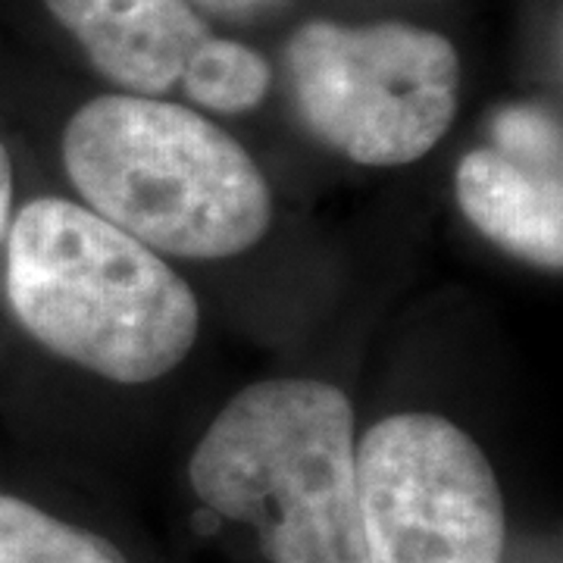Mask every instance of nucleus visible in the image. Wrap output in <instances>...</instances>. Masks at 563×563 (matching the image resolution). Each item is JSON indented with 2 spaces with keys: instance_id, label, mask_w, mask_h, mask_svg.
I'll return each mask as SVG.
<instances>
[{
  "instance_id": "9b49d317",
  "label": "nucleus",
  "mask_w": 563,
  "mask_h": 563,
  "mask_svg": "<svg viewBox=\"0 0 563 563\" xmlns=\"http://www.w3.org/2000/svg\"><path fill=\"white\" fill-rule=\"evenodd\" d=\"M10 207H13V163L0 141V239L10 229Z\"/></svg>"
},
{
  "instance_id": "f8f14e48",
  "label": "nucleus",
  "mask_w": 563,
  "mask_h": 563,
  "mask_svg": "<svg viewBox=\"0 0 563 563\" xmlns=\"http://www.w3.org/2000/svg\"><path fill=\"white\" fill-rule=\"evenodd\" d=\"M195 3H201L210 13H251L257 7L273 3V0H195Z\"/></svg>"
},
{
  "instance_id": "f257e3e1",
  "label": "nucleus",
  "mask_w": 563,
  "mask_h": 563,
  "mask_svg": "<svg viewBox=\"0 0 563 563\" xmlns=\"http://www.w3.org/2000/svg\"><path fill=\"white\" fill-rule=\"evenodd\" d=\"M63 163L91 213L185 261L251 251L273 222L261 166L181 103L103 95L66 125Z\"/></svg>"
},
{
  "instance_id": "6e6552de",
  "label": "nucleus",
  "mask_w": 563,
  "mask_h": 563,
  "mask_svg": "<svg viewBox=\"0 0 563 563\" xmlns=\"http://www.w3.org/2000/svg\"><path fill=\"white\" fill-rule=\"evenodd\" d=\"M0 563H125L117 544L0 492Z\"/></svg>"
},
{
  "instance_id": "f03ea898",
  "label": "nucleus",
  "mask_w": 563,
  "mask_h": 563,
  "mask_svg": "<svg viewBox=\"0 0 563 563\" xmlns=\"http://www.w3.org/2000/svg\"><path fill=\"white\" fill-rule=\"evenodd\" d=\"M7 298L63 361L122 385L173 373L198 342L195 291L113 222L79 203H25L7 239Z\"/></svg>"
},
{
  "instance_id": "39448f33",
  "label": "nucleus",
  "mask_w": 563,
  "mask_h": 563,
  "mask_svg": "<svg viewBox=\"0 0 563 563\" xmlns=\"http://www.w3.org/2000/svg\"><path fill=\"white\" fill-rule=\"evenodd\" d=\"M366 563H501L504 498L457 422L398 413L357 444Z\"/></svg>"
},
{
  "instance_id": "9d476101",
  "label": "nucleus",
  "mask_w": 563,
  "mask_h": 563,
  "mask_svg": "<svg viewBox=\"0 0 563 563\" xmlns=\"http://www.w3.org/2000/svg\"><path fill=\"white\" fill-rule=\"evenodd\" d=\"M495 151L544 176H561V122L539 103L504 107L492 122Z\"/></svg>"
},
{
  "instance_id": "7ed1b4c3",
  "label": "nucleus",
  "mask_w": 563,
  "mask_h": 563,
  "mask_svg": "<svg viewBox=\"0 0 563 563\" xmlns=\"http://www.w3.org/2000/svg\"><path fill=\"white\" fill-rule=\"evenodd\" d=\"M213 514L257 529L269 563H366L354 410L320 379L239 391L188 466Z\"/></svg>"
},
{
  "instance_id": "20e7f679",
  "label": "nucleus",
  "mask_w": 563,
  "mask_h": 563,
  "mask_svg": "<svg viewBox=\"0 0 563 563\" xmlns=\"http://www.w3.org/2000/svg\"><path fill=\"white\" fill-rule=\"evenodd\" d=\"M285 66L303 125L361 166L420 161L457 113V51L429 29L307 22Z\"/></svg>"
},
{
  "instance_id": "0eeeda50",
  "label": "nucleus",
  "mask_w": 563,
  "mask_h": 563,
  "mask_svg": "<svg viewBox=\"0 0 563 563\" xmlns=\"http://www.w3.org/2000/svg\"><path fill=\"white\" fill-rule=\"evenodd\" d=\"M454 188L463 217L488 242L536 266L561 269V176H544L507 161L495 147H479L461 161Z\"/></svg>"
},
{
  "instance_id": "1a4fd4ad",
  "label": "nucleus",
  "mask_w": 563,
  "mask_h": 563,
  "mask_svg": "<svg viewBox=\"0 0 563 563\" xmlns=\"http://www.w3.org/2000/svg\"><path fill=\"white\" fill-rule=\"evenodd\" d=\"M181 88L195 103L217 113H244L266 98L273 69L239 41L203 38L181 69Z\"/></svg>"
},
{
  "instance_id": "423d86ee",
  "label": "nucleus",
  "mask_w": 563,
  "mask_h": 563,
  "mask_svg": "<svg viewBox=\"0 0 563 563\" xmlns=\"http://www.w3.org/2000/svg\"><path fill=\"white\" fill-rule=\"evenodd\" d=\"M44 7L103 79L139 98L169 91L195 47L210 38L188 0H44Z\"/></svg>"
}]
</instances>
